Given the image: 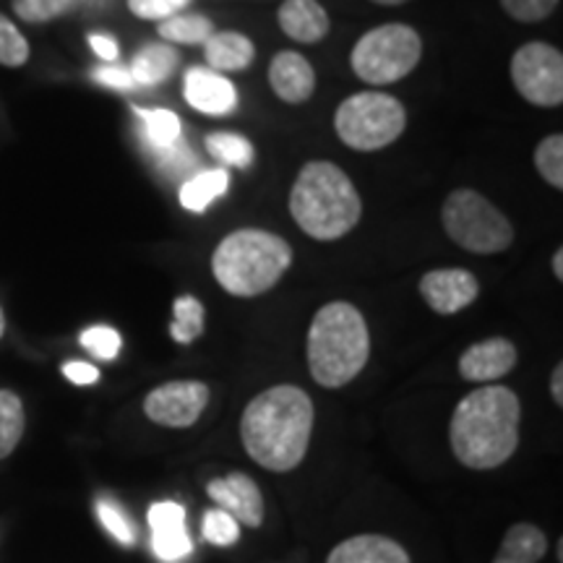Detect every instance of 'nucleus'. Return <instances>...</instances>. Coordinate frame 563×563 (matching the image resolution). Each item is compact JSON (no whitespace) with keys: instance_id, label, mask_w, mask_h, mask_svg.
Segmentation results:
<instances>
[{"instance_id":"c03bdc74","label":"nucleus","mask_w":563,"mask_h":563,"mask_svg":"<svg viewBox=\"0 0 563 563\" xmlns=\"http://www.w3.org/2000/svg\"><path fill=\"white\" fill-rule=\"evenodd\" d=\"M87 3H95V5H100V3H104V0H87Z\"/></svg>"},{"instance_id":"ea45409f","label":"nucleus","mask_w":563,"mask_h":563,"mask_svg":"<svg viewBox=\"0 0 563 563\" xmlns=\"http://www.w3.org/2000/svg\"><path fill=\"white\" fill-rule=\"evenodd\" d=\"M551 394H553V399H555V405H563V365L559 363L555 365V371H553V378H551Z\"/></svg>"},{"instance_id":"6e6552de","label":"nucleus","mask_w":563,"mask_h":563,"mask_svg":"<svg viewBox=\"0 0 563 563\" xmlns=\"http://www.w3.org/2000/svg\"><path fill=\"white\" fill-rule=\"evenodd\" d=\"M422 58L420 34L407 24H384L365 32L352 47L350 63L357 79L373 87H386L412 74Z\"/></svg>"},{"instance_id":"f03ea898","label":"nucleus","mask_w":563,"mask_h":563,"mask_svg":"<svg viewBox=\"0 0 563 563\" xmlns=\"http://www.w3.org/2000/svg\"><path fill=\"white\" fill-rule=\"evenodd\" d=\"M522 405L509 386L488 384L456 405L449 426L454 456L470 470H496L519 446Z\"/></svg>"},{"instance_id":"39448f33","label":"nucleus","mask_w":563,"mask_h":563,"mask_svg":"<svg viewBox=\"0 0 563 563\" xmlns=\"http://www.w3.org/2000/svg\"><path fill=\"white\" fill-rule=\"evenodd\" d=\"M292 264V249L274 232L245 228L214 249L211 274L235 298H256L269 292Z\"/></svg>"},{"instance_id":"a878e982","label":"nucleus","mask_w":563,"mask_h":563,"mask_svg":"<svg viewBox=\"0 0 563 563\" xmlns=\"http://www.w3.org/2000/svg\"><path fill=\"white\" fill-rule=\"evenodd\" d=\"M175 321L170 327V336L178 344H191L203 334V306L194 295H183L173 302Z\"/></svg>"},{"instance_id":"72a5a7b5","label":"nucleus","mask_w":563,"mask_h":563,"mask_svg":"<svg viewBox=\"0 0 563 563\" xmlns=\"http://www.w3.org/2000/svg\"><path fill=\"white\" fill-rule=\"evenodd\" d=\"M188 5H191V0H129L133 16L146 21H165L170 16H178Z\"/></svg>"},{"instance_id":"4be33fe9","label":"nucleus","mask_w":563,"mask_h":563,"mask_svg":"<svg viewBox=\"0 0 563 563\" xmlns=\"http://www.w3.org/2000/svg\"><path fill=\"white\" fill-rule=\"evenodd\" d=\"M228 186H230V175H228V170H222V167H220V170L199 173V175H194V178H188L186 183H183L180 203L188 211H196V214H201V211L209 209L211 201L224 196Z\"/></svg>"},{"instance_id":"c9c22d12","label":"nucleus","mask_w":563,"mask_h":563,"mask_svg":"<svg viewBox=\"0 0 563 563\" xmlns=\"http://www.w3.org/2000/svg\"><path fill=\"white\" fill-rule=\"evenodd\" d=\"M152 154L157 157L159 165L173 175L188 170V167L194 165V154L183 141H175L173 146H165V150H152Z\"/></svg>"},{"instance_id":"6ab92c4d","label":"nucleus","mask_w":563,"mask_h":563,"mask_svg":"<svg viewBox=\"0 0 563 563\" xmlns=\"http://www.w3.org/2000/svg\"><path fill=\"white\" fill-rule=\"evenodd\" d=\"M203 55L211 70L217 74H232V70H245L256 58V47L241 32H214L203 42Z\"/></svg>"},{"instance_id":"37998d69","label":"nucleus","mask_w":563,"mask_h":563,"mask_svg":"<svg viewBox=\"0 0 563 563\" xmlns=\"http://www.w3.org/2000/svg\"><path fill=\"white\" fill-rule=\"evenodd\" d=\"M5 332V316H3V308H0V336Z\"/></svg>"},{"instance_id":"cd10ccee","label":"nucleus","mask_w":563,"mask_h":563,"mask_svg":"<svg viewBox=\"0 0 563 563\" xmlns=\"http://www.w3.org/2000/svg\"><path fill=\"white\" fill-rule=\"evenodd\" d=\"M534 167L543 175L548 186H553L555 191L563 188V136L553 133V136L543 139L534 150Z\"/></svg>"},{"instance_id":"412c9836","label":"nucleus","mask_w":563,"mask_h":563,"mask_svg":"<svg viewBox=\"0 0 563 563\" xmlns=\"http://www.w3.org/2000/svg\"><path fill=\"white\" fill-rule=\"evenodd\" d=\"M178 63L180 55L175 47L154 42V45L141 47L129 70L139 87H157V84L170 79V74L178 68Z\"/></svg>"},{"instance_id":"4468645a","label":"nucleus","mask_w":563,"mask_h":563,"mask_svg":"<svg viewBox=\"0 0 563 563\" xmlns=\"http://www.w3.org/2000/svg\"><path fill=\"white\" fill-rule=\"evenodd\" d=\"M186 102L203 115L220 118L238 108V91L228 76L199 66L186 74Z\"/></svg>"},{"instance_id":"e433bc0d","label":"nucleus","mask_w":563,"mask_h":563,"mask_svg":"<svg viewBox=\"0 0 563 563\" xmlns=\"http://www.w3.org/2000/svg\"><path fill=\"white\" fill-rule=\"evenodd\" d=\"M91 76H95L97 81L104 84V87H110V89L129 91V89L136 87V81H133L131 70H129V68L115 66V63H110V66H100V68H95V74H91Z\"/></svg>"},{"instance_id":"dca6fc26","label":"nucleus","mask_w":563,"mask_h":563,"mask_svg":"<svg viewBox=\"0 0 563 563\" xmlns=\"http://www.w3.org/2000/svg\"><path fill=\"white\" fill-rule=\"evenodd\" d=\"M269 84L282 102L302 104L316 89V70L300 53L282 51L269 66Z\"/></svg>"},{"instance_id":"a211bd4d","label":"nucleus","mask_w":563,"mask_h":563,"mask_svg":"<svg viewBox=\"0 0 563 563\" xmlns=\"http://www.w3.org/2000/svg\"><path fill=\"white\" fill-rule=\"evenodd\" d=\"M327 563H412L410 555L397 540L386 534H355V538L342 540L340 545L329 553Z\"/></svg>"},{"instance_id":"a19ab883","label":"nucleus","mask_w":563,"mask_h":563,"mask_svg":"<svg viewBox=\"0 0 563 563\" xmlns=\"http://www.w3.org/2000/svg\"><path fill=\"white\" fill-rule=\"evenodd\" d=\"M553 272H555V279H563V249L555 251V256H553Z\"/></svg>"},{"instance_id":"2f4dec72","label":"nucleus","mask_w":563,"mask_h":563,"mask_svg":"<svg viewBox=\"0 0 563 563\" xmlns=\"http://www.w3.org/2000/svg\"><path fill=\"white\" fill-rule=\"evenodd\" d=\"M81 344L100 361H115L118 352H121V334L110 327H89L81 334Z\"/></svg>"},{"instance_id":"2eb2a0df","label":"nucleus","mask_w":563,"mask_h":563,"mask_svg":"<svg viewBox=\"0 0 563 563\" xmlns=\"http://www.w3.org/2000/svg\"><path fill=\"white\" fill-rule=\"evenodd\" d=\"M150 527L154 532L152 548L162 561L173 563L191 553V538L186 532V509L180 504H154L150 509Z\"/></svg>"},{"instance_id":"ddd939ff","label":"nucleus","mask_w":563,"mask_h":563,"mask_svg":"<svg viewBox=\"0 0 563 563\" xmlns=\"http://www.w3.org/2000/svg\"><path fill=\"white\" fill-rule=\"evenodd\" d=\"M514 365H517V347L504 336H490L462 352L460 376L473 384H493L511 373Z\"/></svg>"},{"instance_id":"f257e3e1","label":"nucleus","mask_w":563,"mask_h":563,"mask_svg":"<svg viewBox=\"0 0 563 563\" xmlns=\"http://www.w3.org/2000/svg\"><path fill=\"white\" fill-rule=\"evenodd\" d=\"M316 410L311 397L292 384L272 386L253 397L241 418L249 456L272 473H290L306 460Z\"/></svg>"},{"instance_id":"7c9ffc66","label":"nucleus","mask_w":563,"mask_h":563,"mask_svg":"<svg viewBox=\"0 0 563 563\" xmlns=\"http://www.w3.org/2000/svg\"><path fill=\"white\" fill-rule=\"evenodd\" d=\"M241 534V525L222 509H209L203 514V538L211 545H232Z\"/></svg>"},{"instance_id":"5701e85b","label":"nucleus","mask_w":563,"mask_h":563,"mask_svg":"<svg viewBox=\"0 0 563 563\" xmlns=\"http://www.w3.org/2000/svg\"><path fill=\"white\" fill-rule=\"evenodd\" d=\"M157 32L167 42H178V45H203L214 34V24L199 13H178V16L159 21Z\"/></svg>"},{"instance_id":"423d86ee","label":"nucleus","mask_w":563,"mask_h":563,"mask_svg":"<svg viewBox=\"0 0 563 563\" xmlns=\"http://www.w3.org/2000/svg\"><path fill=\"white\" fill-rule=\"evenodd\" d=\"M336 136L355 152H378L402 136L407 110L397 97L384 91H357L336 108Z\"/></svg>"},{"instance_id":"aec40b11","label":"nucleus","mask_w":563,"mask_h":563,"mask_svg":"<svg viewBox=\"0 0 563 563\" xmlns=\"http://www.w3.org/2000/svg\"><path fill=\"white\" fill-rule=\"evenodd\" d=\"M548 553V538L540 527L530 522L511 525L504 534L493 563H538Z\"/></svg>"},{"instance_id":"9b49d317","label":"nucleus","mask_w":563,"mask_h":563,"mask_svg":"<svg viewBox=\"0 0 563 563\" xmlns=\"http://www.w3.org/2000/svg\"><path fill=\"white\" fill-rule=\"evenodd\" d=\"M420 295L435 313L454 316L477 300L481 282L467 269H433L422 274Z\"/></svg>"},{"instance_id":"f8f14e48","label":"nucleus","mask_w":563,"mask_h":563,"mask_svg":"<svg viewBox=\"0 0 563 563\" xmlns=\"http://www.w3.org/2000/svg\"><path fill=\"white\" fill-rule=\"evenodd\" d=\"M207 493L217 509L228 511L238 525L262 527L264 522V496L253 477L243 473H232L228 477H217L207 485Z\"/></svg>"},{"instance_id":"c85d7f7f","label":"nucleus","mask_w":563,"mask_h":563,"mask_svg":"<svg viewBox=\"0 0 563 563\" xmlns=\"http://www.w3.org/2000/svg\"><path fill=\"white\" fill-rule=\"evenodd\" d=\"M26 60H30V42L11 24V19L0 13V66L19 68Z\"/></svg>"},{"instance_id":"1a4fd4ad","label":"nucleus","mask_w":563,"mask_h":563,"mask_svg":"<svg viewBox=\"0 0 563 563\" xmlns=\"http://www.w3.org/2000/svg\"><path fill=\"white\" fill-rule=\"evenodd\" d=\"M511 81L519 95L538 108L563 102V55L548 42H527L511 58Z\"/></svg>"},{"instance_id":"79ce46f5","label":"nucleus","mask_w":563,"mask_h":563,"mask_svg":"<svg viewBox=\"0 0 563 563\" xmlns=\"http://www.w3.org/2000/svg\"><path fill=\"white\" fill-rule=\"evenodd\" d=\"M373 3H378V5H402V3H407V0H373Z\"/></svg>"},{"instance_id":"f3484780","label":"nucleus","mask_w":563,"mask_h":563,"mask_svg":"<svg viewBox=\"0 0 563 563\" xmlns=\"http://www.w3.org/2000/svg\"><path fill=\"white\" fill-rule=\"evenodd\" d=\"M282 32L302 45H316L332 30L329 13L319 0H285L277 13Z\"/></svg>"},{"instance_id":"7ed1b4c3","label":"nucleus","mask_w":563,"mask_h":563,"mask_svg":"<svg viewBox=\"0 0 563 563\" xmlns=\"http://www.w3.org/2000/svg\"><path fill=\"white\" fill-rule=\"evenodd\" d=\"M290 214L313 241H340L363 217L361 194L334 162L302 165L290 191Z\"/></svg>"},{"instance_id":"58836bf2","label":"nucleus","mask_w":563,"mask_h":563,"mask_svg":"<svg viewBox=\"0 0 563 563\" xmlns=\"http://www.w3.org/2000/svg\"><path fill=\"white\" fill-rule=\"evenodd\" d=\"M89 45L102 60L115 63L118 58H121V47H118V42L108 37V34H89Z\"/></svg>"},{"instance_id":"b1692460","label":"nucleus","mask_w":563,"mask_h":563,"mask_svg":"<svg viewBox=\"0 0 563 563\" xmlns=\"http://www.w3.org/2000/svg\"><path fill=\"white\" fill-rule=\"evenodd\" d=\"M26 415L24 405L13 391L0 389V460L13 454L19 446L21 435H24Z\"/></svg>"},{"instance_id":"c756f323","label":"nucleus","mask_w":563,"mask_h":563,"mask_svg":"<svg viewBox=\"0 0 563 563\" xmlns=\"http://www.w3.org/2000/svg\"><path fill=\"white\" fill-rule=\"evenodd\" d=\"M76 5V0H13V11L19 19L30 24H45L68 13Z\"/></svg>"},{"instance_id":"f704fd0d","label":"nucleus","mask_w":563,"mask_h":563,"mask_svg":"<svg viewBox=\"0 0 563 563\" xmlns=\"http://www.w3.org/2000/svg\"><path fill=\"white\" fill-rule=\"evenodd\" d=\"M97 514H100V522L104 525V530H108L118 543L131 545L133 540H136V530H133V525L125 519V514L118 509L115 504L100 501L97 504Z\"/></svg>"},{"instance_id":"393cba45","label":"nucleus","mask_w":563,"mask_h":563,"mask_svg":"<svg viewBox=\"0 0 563 563\" xmlns=\"http://www.w3.org/2000/svg\"><path fill=\"white\" fill-rule=\"evenodd\" d=\"M133 112L144 123V139L150 144V150H165L173 146L175 141H180V118L170 110H144L133 108Z\"/></svg>"},{"instance_id":"473e14b6","label":"nucleus","mask_w":563,"mask_h":563,"mask_svg":"<svg viewBox=\"0 0 563 563\" xmlns=\"http://www.w3.org/2000/svg\"><path fill=\"white\" fill-rule=\"evenodd\" d=\"M559 3L561 0H501L504 11L509 13L514 21H522V24L545 21L555 9H559Z\"/></svg>"},{"instance_id":"bb28decb","label":"nucleus","mask_w":563,"mask_h":563,"mask_svg":"<svg viewBox=\"0 0 563 563\" xmlns=\"http://www.w3.org/2000/svg\"><path fill=\"white\" fill-rule=\"evenodd\" d=\"M207 152L230 167H251L253 162V144L241 133H211L207 139Z\"/></svg>"},{"instance_id":"9d476101","label":"nucleus","mask_w":563,"mask_h":563,"mask_svg":"<svg viewBox=\"0 0 563 563\" xmlns=\"http://www.w3.org/2000/svg\"><path fill=\"white\" fill-rule=\"evenodd\" d=\"M211 399L203 382H170L152 389L144 399L146 418L165 428H191Z\"/></svg>"},{"instance_id":"20e7f679","label":"nucleus","mask_w":563,"mask_h":563,"mask_svg":"<svg viewBox=\"0 0 563 563\" xmlns=\"http://www.w3.org/2000/svg\"><path fill=\"white\" fill-rule=\"evenodd\" d=\"M308 368L323 389H342L365 368L371 334L363 313L352 302H327L308 329Z\"/></svg>"},{"instance_id":"4c0bfd02","label":"nucleus","mask_w":563,"mask_h":563,"mask_svg":"<svg viewBox=\"0 0 563 563\" xmlns=\"http://www.w3.org/2000/svg\"><path fill=\"white\" fill-rule=\"evenodd\" d=\"M63 376H66L68 382H74L79 386H89V384H97V378H100V371H97L95 365H89V363L74 361V363L63 365Z\"/></svg>"},{"instance_id":"0eeeda50","label":"nucleus","mask_w":563,"mask_h":563,"mask_svg":"<svg viewBox=\"0 0 563 563\" xmlns=\"http://www.w3.org/2000/svg\"><path fill=\"white\" fill-rule=\"evenodd\" d=\"M441 222L446 235L470 253H501L514 243V228L501 209L493 207L483 194L460 188L449 194L441 207Z\"/></svg>"}]
</instances>
